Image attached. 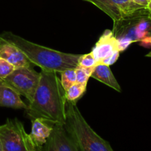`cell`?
Returning <instances> with one entry per match:
<instances>
[{"label":"cell","mask_w":151,"mask_h":151,"mask_svg":"<svg viewBox=\"0 0 151 151\" xmlns=\"http://www.w3.org/2000/svg\"><path fill=\"white\" fill-rule=\"evenodd\" d=\"M146 57H149V58H151V52L148 53V54L146 55Z\"/></svg>","instance_id":"obj_23"},{"label":"cell","mask_w":151,"mask_h":151,"mask_svg":"<svg viewBox=\"0 0 151 151\" xmlns=\"http://www.w3.org/2000/svg\"><path fill=\"white\" fill-rule=\"evenodd\" d=\"M97 65V62L92 52L85 55H81L78 60V66L84 68H94Z\"/></svg>","instance_id":"obj_17"},{"label":"cell","mask_w":151,"mask_h":151,"mask_svg":"<svg viewBox=\"0 0 151 151\" xmlns=\"http://www.w3.org/2000/svg\"><path fill=\"white\" fill-rule=\"evenodd\" d=\"M87 84L75 83L65 91V97L66 102L76 103L77 100L81 98L86 90Z\"/></svg>","instance_id":"obj_14"},{"label":"cell","mask_w":151,"mask_h":151,"mask_svg":"<svg viewBox=\"0 0 151 151\" xmlns=\"http://www.w3.org/2000/svg\"><path fill=\"white\" fill-rule=\"evenodd\" d=\"M40 78V73L32 67H19L3 81L18 94L26 97L29 103L33 99Z\"/></svg>","instance_id":"obj_7"},{"label":"cell","mask_w":151,"mask_h":151,"mask_svg":"<svg viewBox=\"0 0 151 151\" xmlns=\"http://www.w3.org/2000/svg\"><path fill=\"white\" fill-rule=\"evenodd\" d=\"M16 69L14 66L0 57V80H4Z\"/></svg>","instance_id":"obj_18"},{"label":"cell","mask_w":151,"mask_h":151,"mask_svg":"<svg viewBox=\"0 0 151 151\" xmlns=\"http://www.w3.org/2000/svg\"><path fill=\"white\" fill-rule=\"evenodd\" d=\"M91 77L106 84L108 86L114 88L116 91H119V92L121 91L120 86L118 83L117 81L108 65L103 64V63L97 64L94 67Z\"/></svg>","instance_id":"obj_13"},{"label":"cell","mask_w":151,"mask_h":151,"mask_svg":"<svg viewBox=\"0 0 151 151\" xmlns=\"http://www.w3.org/2000/svg\"><path fill=\"white\" fill-rule=\"evenodd\" d=\"M147 10H148L149 13L151 14V0H150V1H149V4H148V5H147Z\"/></svg>","instance_id":"obj_22"},{"label":"cell","mask_w":151,"mask_h":151,"mask_svg":"<svg viewBox=\"0 0 151 151\" xmlns=\"http://www.w3.org/2000/svg\"><path fill=\"white\" fill-rule=\"evenodd\" d=\"M54 123L42 118L32 119V129L29 134L37 151H41L53 129Z\"/></svg>","instance_id":"obj_10"},{"label":"cell","mask_w":151,"mask_h":151,"mask_svg":"<svg viewBox=\"0 0 151 151\" xmlns=\"http://www.w3.org/2000/svg\"><path fill=\"white\" fill-rule=\"evenodd\" d=\"M94 69V68H84L78 65L75 69L76 74V83L82 84L88 83V78L91 77Z\"/></svg>","instance_id":"obj_16"},{"label":"cell","mask_w":151,"mask_h":151,"mask_svg":"<svg viewBox=\"0 0 151 151\" xmlns=\"http://www.w3.org/2000/svg\"><path fill=\"white\" fill-rule=\"evenodd\" d=\"M75 69H69L61 72L60 83L64 91L76 83V74Z\"/></svg>","instance_id":"obj_15"},{"label":"cell","mask_w":151,"mask_h":151,"mask_svg":"<svg viewBox=\"0 0 151 151\" xmlns=\"http://www.w3.org/2000/svg\"><path fill=\"white\" fill-rule=\"evenodd\" d=\"M0 57L5 59L15 68L31 67L32 63L20 50L0 37Z\"/></svg>","instance_id":"obj_11"},{"label":"cell","mask_w":151,"mask_h":151,"mask_svg":"<svg viewBox=\"0 0 151 151\" xmlns=\"http://www.w3.org/2000/svg\"><path fill=\"white\" fill-rule=\"evenodd\" d=\"M150 35H151V32H150Z\"/></svg>","instance_id":"obj_25"},{"label":"cell","mask_w":151,"mask_h":151,"mask_svg":"<svg viewBox=\"0 0 151 151\" xmlns=\"http://www.w3.org/2000/svg\"><path fill=\"white\" fill-rule=\"evenodd\" d=\"M41 151H78L63 124L55 123Z\"/></svg>","instance_id":"obj_8"},{"label":"cell","mask_w":151,"mask_h":151,"mask_svg":"<svg viewBox=\"0 0 151 151\" xmlns=\"http://www.w3.org/2000/svg\"><path fill=\"white\" fill-rule=\"evenodd\" d=\"M65 129L78 151H114L86 121L76 103L66 102Z\"/></svg>","instance_id":"obj_3"},{"label":"cell","mask_w":151,"mask_h":151,"mask_svg":"<svg viewBox=\"0 0 151 151\" xmlns=\"http://www.w3.org/2000/svg\"><path fill=\"white\" fill-rule=\"evenodd\" d=\"M132 1H134L137 4L143 6V7H147V5H148L150 0H132Z\"/></svg>","instance_id":"obj_21"},{"label":"cell","mask_w":151,"mask_h":151,"mask_svg":"<svg viewBox=\"0 0 151 151\" xmlns=\"http://www.w3.org/2000/svg\"><path fill=\"white\" fill-rule=\"evenodd\" d=\"M140 41H141L142 45L145 46V47H149V46L151 47V35L146 36Z\"/></svg>","instance_id":"obj_20"},{"label":"cell","mask_w":151,"mask_h":151,"mask_svg":"<svg viewBox=\"0 0 151 151\" xmlns=\"http://www.w3.org/2000/svg\"><path fill=\"white\" fill-rule=\"evenodd\" d=\"M114 35L119 44V51H124L131 43L141 41L151 32V14L145 13L121 22L114 23Z\"/></svg>","instance_id":"obj_4"},{"label":"cell","mask_w":151,"mask_h":151,"mask_svg":"<svg viewBox=\"0 0 151 151\" xmlns=\"http://www.w3.org/2000/svg\"><path fill=\"white\" fill-rule=\"evenodd\" d=\"M0 142L3 151H37L29 134L17 118L7 119L0 125Z\"/></svg>","instance_id":"obj_5"},{"label":"cell","mask_w":151,"mask_h":151,"mask_svg":"<svg viewBox=\"0 0 151 151\" xmlns=\"http://www.w3.org/2000/svg\"><path fill=\"white\" fill-rule=\"evenodd\" d=\"M39 83L32 102L26 109L31 120L42 118L52 123L64 125L66 122L65 91L57 73L41 70Z\"/></svg>","instance_id":"obj_1"},{"label":"cell","mask_w":151,"mask_h":151,"mask_svg":"<svg viewBox=\"0 0 151 151\" xmlns=\"http://www.w3.org/2000/svg\"><path fill=\"white\" fill-rule=\"evenodd\" d=\"M91 3L107 14L114 23L131 19L147 10L132 0H83Z\"/></svg>","instance_id":"obj_6"},{"label":"cell","mask_w":151,"mask_h":151,"mask_svg":"<svg viewBox=\"0 0 151 151\" xmlns=\"http://www.w3.org/2000/svg\"><path fill=\"white\" fill-rule=\"evenodd\" d=\"M0 151H3V150H2V147H1V142H0Z\"/></svg>","instance_id":"obj_24"},{"label":"cell","mask_w":151,"mask_h":151,"mask_svg":"<svg viewBox=\"0 0 151 151\" xmlns=\"http://www.w3.org/2000/svg\"><path fill=\"white\" fill-rule=\"evenodd\" d=\"M116 51H119L117 40L114 35L112 30L106 29L99 38L91 52L97 64H100Z\"/></svg>","instance_id":"obj_9"},{"label":"cell","mask_w":151,"mask_h":151,"mask_svg":"<svg viewBox=\"0 0 151 151\" xmlns=\"http://www.w3.org/2000/svg\"><path fill=\"white\" fill-rule=\"evenodd\" d=\"M119 52H120L119 51L115 52L111 56V57H109V58H107V59H106V60H103L101 63L108 65V66H110L111 65H113L114 63L115 62L118 60V58H119Z\"/></svg>","instance_id":"obj_19"},{"label":"cell","mask_w":151,"mask_h":151,"mask_svg":"<svg viewBox=\"0 0 151 151\" xmlns=\"http://www.w3.org/2000/svg\"><path fill=\"white\" fill-rule=\"evenodd\" d=\"M0 37L20 50L32 64L47 72L61 73L66 69H75L81 55L65 53L35 44L11 32H3Z\"/></svg>","instance_id":"obj_2"},{"label":"cell","mask_w":151,"mask_h":151,"mask_svg":"<svg viewBox=\"0 0 151 151\" xmlns=\"http://www.w3.org/2000/svg\"><path fill=\"white\" fill-rule=\"evenodd\" d=\"M0 106L12 109L26 110L27 105L21 99V95L7 85L3 80H0Z\"/></svg>","instance_id":"obj_12"}]
</instances>
